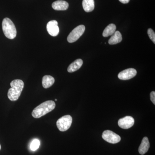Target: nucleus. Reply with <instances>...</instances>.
Masks as SVG:
<instances>
[{
    "instance_id": "1",
    "label": "nucleus",
    "mask_w": 155,
    "mask_h": 155,
    "mask_svg": "<svg viewBox=\"0 0 155 155\" xmlns=\"http://www.w3.org/2000/svg\"><path fill=\"white\" fill-rule=\"evenodd\" d=\"M56 104L54 101H46L35 108L31 115L34 118H41L54 110Z\"/></svg>"
},
{
    "instance_id": "2",
    "label": "nucleus",
    "mask_w": 155,
    "mask_h": 155,
    "mask_svg": "<svg viewBox=\"0 0 155 155\" xmlns=\"http://www.w3.org/2000/svg\"><path fill=\"white\" fill-rule=\"evenodd\" d=\"M10 84L11 88L8 91V97L11 101H15L19 98L24 88V82L20 79H15L12 81Z\"/></svg>"
},
{
    "instance_id": "3",
    "label": "nucleus",
    "mask_w": 155,
    "mask_h": 155,
    "mask_svg": "<svg viewBox=\"0 0 155 155\" xmlns=\"http://www.w3.org/2000/svg\"><path fill=\"white\" fill-rule=\"evenodd\" d=\"M2 29L7 38L13 39L17 36V31L13 22L8 18H5L2 21Z\"/></svg>"
},
{
    "instance_id": "4",
    "label": "nucleus",
    "mask_w": 155,
    "mask_h": 155,
    "mask_svg": "<svg viewBox=\"0 0 155 155\" xmlns=\"http://www.w3.org/2000/svg\"><path fill=\"white\" fill-rule=\"evenodd\" d=\"M72 118L70 115H66L61 117L57 122V126L61 131H65L70 128L72 125Z\"/></svg>"
},
{
    "instance_id": "5",
    "label": "nucleus",
    "mask_w": 155,
    "mask_h": 155,
    "mask_svg": "<svg viewBox=\"0 0 155 155\" xmlns=\"http://www.w3.org/2000/svg\"><path fill=\"white\" fill-rule=\"evenodd\" d=\"M85 29V26L82 25H78L75 27L69 33V35L67 37V41L69 43H73L77 41L84 33Z\"/></svg>"
},
{
    "instance_id": "6",
    "label": "nucleus",
    "mask_w": 155,
    "mask_h": 155,
    "mask_svg": "<svg viewBox=\"0 0 155 155\" xmlns=\"http://www.w3.org/2000/svg\"><path fill=\"white\" fill-rule=\"evenodd\" d=\"M102 136L105 141L113 144L118 143L121 140V137L118 134L110 130L104 131Z\"/></svg>"
},
{
    "instance_id": "7",
    "label": "nucleus",
    "mask_w": 155,
    "mask_h": 155,
    "mask_svg": "<svg viewBox=\"0 0 155 155\" xmlns=\"http://www.w3.org/2000/svg\"><path fill=\"white\" fill-rule=\"evenodd\" d=\"M134 123V119L130 116H126L124 118L119 119L118 125L121 128L127 129L133 126Z\"/></svg>"
},
{
    "instance_id": "8",
    "label": "nucleus",
    "mask_w": 155,
    "mask_h": 155,
    "mask_svg": "<svg viewBox=\"0 0 155 155\" xmlns=\"http://www.w3.org/2000/svg\"><path fill=\"white\" fill-rule=\"evenodd\" d=\"M136 70L133 68H129L125 69L118 74L119 79L122 80H127L135 77L137 75Z\"/></svg>"
},
{
    "instance_id": "9",
    "label": "nucleus",
    "mask_w": 155,
    "mask_h": 155,
    "mask_svg": "<svg viewBox=\"0 0 155 155\" xmlns=\"http://www.w3.org/2000/svg\"><path fill=\"white\" fill-rule=\"evenodd\" d=\"M47 29L50 35L53 37L57 36L60 31L58 22L55 20L49 21L47 25Z\"/></svg>"
},
{
    "instance_id": "10",
    "label": "nucleus",
    "mask_w": 155,
    "mask_h": 155,
    "mask_svg": "<svg viewBox=\"0 0 155 155\" xmlns=\"http://www.w3.org/2000/svg\"><path fill=\"white\" fill-rule=\"evenodd\" d=\"M52 7L56 11H66L69 8V4L66 1L58 0L53 3Z\"/></svg>"
},
{
    "instance_id": "11",
    "label": "nucleus",
    "mask_w": 155,
    "mask_h": 155,
    "mask_svg": "<svg viewBox=\"0 0 155 155\" xmlns=\"http://www.w3.org/2000/svg\"><path fill=\"white\" fill-rule=\"evenodd\" d=\"M150 146L148 138L147 137H143L142 140L141 144L139 147V153L141 155H144L148 150Z\"/></svg>"
},
{
    "instance_id": "12",
    "label": "nucleus",
    "mask_w": 155,
    "mask_h": 155,
    "mask_svg": "<svg viewBox=\"0 0 155 155\" xmlns=\"http://www.w3.org/2000/svg\"><path fill=\"white\" fill-rule=\"evenodd\" d=\"M83 63V61L81 59H77L70 64L67 69V71L70 73L75 72L80 69Z\"/></svg>"
},
{
    "instance_id": "13",
    "label": "nucleus",
    "mask_w": 155,
    "mask_h": 155,
    "mask_svg": "<svg viewBox=\"0 0 155 155\" xmlns=\"http://www.w3.org/2000/svg\"><path fill=\"white\" fill-rule=\"evenodd\" d=\"M55 82V79L54 77L51 75H45L42 78V84L45 88H48L52 86Z\"/></svg>"
},
{
    "instance_id": "14",
    "label": "nucleus",
    "mask_w": 155,
    "mask_h": 155,
    "mask_svg": "<svg viewBox=\"0 0 155 155\" xmlns=\"http://www.w3.org/2000/svg\"><path fill=\"white\" fill-rule=\"evenodd\" d=\"M122 35L119 31H116L109 39L108 43L110 45H116L122 41Z\"/></svg>"
},
{
    "instance_id": "15",
    "label": "nucleus",
    "mask_w": 155,
    "mask_h": 155,
    "mask_svg": "<svg viewBox=\"0 0 155 155\" xmlns=\"http://www.w3.org/2000/svg\"><path fill=\"white\" fill-rule=\"evenodd\" d=\"M82 6L85 12H91L94 8V0H83Z\"/></svg>"
},
{
    "instance_id": "16",
    "label": "nucleus",
    "mask_w": 155,
    "mask_h": 155,
    "mask_svg": "<svg viewBox=\"0 0 155 155\" xmlns=\"http://www.w3.org/2000/svg\"><path fill=\"white\" fill-rule=\"evenodd\" d=\"M116 25L115 24L113 23L110 24L105 28L103 31V36L104 37H107L110 35H113L116 31Z\"/></svg>"
},
{
    "instance_id": "17",
    "label": "nucleus",
    "mask_w": 155,
    "mask_h": 155,
    "mask_svg": "<svg viewBox=\"0 0 155 155\" xmlns=\"http://www.w3.org/2000/svg\"><path fill=\"white\" fill-rule=\"evenodd\" d=\"M40 146V141L38 139L34 140L30 145V149L31 150L35 151Z\"/></svg>"
},
{
    "instance_id": "18",
    "label": "nucleus",
    "mask_w": 155,
    "mask_h": 155,
    "mask_svg": "<svg viewBox=\"0 0 155 155\" xmlns=\"http://www.w3.org/2000/svg\"><path fill=\"white\" fill-rule=\"evenodd\" d=\"M148 35L152 41L155 44V33L154 31L151 28H149L147 31Z\"/></svg>"
},
{
    "instance_id": "19",
    "label": "nucleus",
    "mask_w": 155,
    "mask_h": 155,
    "mask_svg": "<svg viewBox=\"0 0 155 155\" xmlns=\"http://www.w3.org/2000/svg\"><path fill=\"white\" fill-rule=\"evenodd\" d=\"M150 96L151 101L153 104L155 105V92L152 91L150 94Z\"/></svg>"
},
{
    "instance_id": "20",
    "label": "nucleus",
    "mask_w": 155,
    "mask_h": 155,
    "mask_svg": "<svg viewBox=\"0 0 155 155\" xmlns=\"http://www.w3.org/2000/svg\"><path fill=\"white\" fill-rule=\"evenodd\" d=\"M119 1L123 4H127L129 2L130 0H119Z\"/></svg>"
},
{
    "instance_id": "21",
    "label": "nucleus",
    "mask_w": 155,
    "mask_h": 155,
    "mask_svg": "<svg viewBox=\"0 0 155 155\" xmlns=\"http://www.w3.org/2000/svg\"><path fill=\"white\" fill-rule=\"evenodd\" d=\"M1 144H0V150H1Z\"/></svg>"
},
{
    "instance_id": "22",
    "label": "nucleus",
    "mask_w": 155,
    "mask_h": 155,
    "mask_svg": "<svg viewBox=\"0 0 155 155\" xmlns=\"http://www.w3.org/2000/svg\"><path fill=\"white\" fill-rule=\"evenodd\" d=\"M55 101H58V100H57V99H55Z\"/></svg>"
}]
</instances>
